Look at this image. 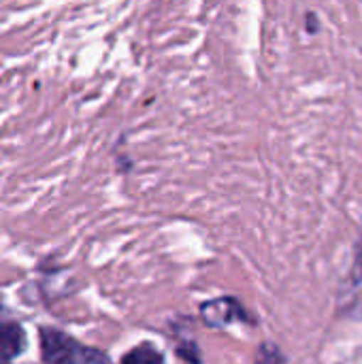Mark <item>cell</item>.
<instances>
[{
  "mask_svg": "<svg viewBox=\"0 0 362 364\" xmlns=\"http://www.w3.org/2000/svg\"><path fill=\"white\" fill-rule=\"evenodd\" d=\"M81 348L83 346H79L75 339H70L60 331L53 328L41 331V350H43V360L47 364H73Z\"/></svg>",
  "mask_w": 362,
  "mask_h": 364,
  "instance_id": "1",
  "label": "cell"
},
{
  "mask_svg": "<svg viewBox=\"0 0 362 364\" xmlns=\"http://www.w3.org/2000/svg\"><path fill=\"white\" fill-rule=\"evenodd\" d=\"M201 318L211 328H224L235 320L243 318V307L235 299H213L201 305Z\"/></svg>",
  "mask_w": 362,
  "mask_h": 364,
  "instance_id": "2",
  "label": "cell"
},
{
  "mask_svg": "<svg viewBox=\"0 0 362 364\" xmlns=\"http://www.w3.org/2000/svg\"><path fill=\"white\" fill-rule=\"evenodd\" d=\"M23 350V331L17 324H0V356L13 358Z\"/></svg>",
  "mask_w": 362,
  "mask_h": 364,
  "instance_id": "3",
  "label": "cell"
},
{
  "mask_svg": "<svg viewBox=\"0 0 362 364\" xmlns=\"http://www.w3.org/2000/svg\"><path fill=\"white\" fill-rule=\"evenodd\" d=\"M122 364H164V358L154 346L143 343V346H137L134 350H130L122 358Z\"/></svg>",
  "mask_w": 362,
  "mask_h": 364,
  "instance_id": "4",
  "label": "cell"
},
{
  "mask_svg": "<svg viewBox=\"0 0 362 364\" xmlns=\"http://www.w3.org/2000/svg\"><path fill=\"white\" fill-rule=\"evenodd\" d=\"M256 364H286V358L280 352V348H275L271 343H265L256 354Z\"/></svg>",
  "mask_w": 362,
  "mask_h": 364,
  "instance_id": "5",
  "label": "cell"
},
{
  "mask_svg": "<svg viewBox=\"0 0 362 364\" xmlns=\"http://www.w3.org/2000/svg\"><path fill=\"white\" fill-rule=\"evenodd\" d=\"M73 364H111L109 358L102 352H96L92 348H81L77 358L73 360Z\"/></svg>",
  "mask_w": 362,
  "mask_h": 364,
  "instance_id": "6",
  "label": "cell"
}]
</instances>
